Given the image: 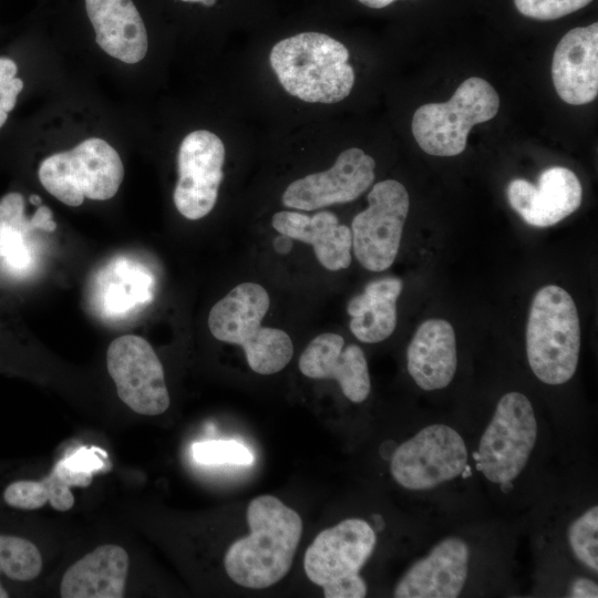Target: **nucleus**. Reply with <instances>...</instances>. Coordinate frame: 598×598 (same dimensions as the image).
Here are the masks:
<instances>
[{"label":"nucleus","instance_id":"3","mask_svg":"<svg viewBox=\"0 0 598 598\" xmlns=\"http://www.w3.org/2000/svg\"><path fill=\"white\" fill-rule=\"evenodd\" d=\"M269 306L267 290L259 283L246 281L217 301L208 315L212 334L219 341L240 346L249 368L262 375L281 371L293 355L287 332L261 327Z\"/></svg>","mask_w":598,"mask_h":598},{"label":"nucleus","instance_id":"20","mask_svg":"<svg viewBox=\"0 0 598 598\" xmlns=\"http://www.w3.org/2000/svg\"><path fill=\"white\" fill-rule=\"evenodd\" d=\"M408 372L423 390L447 386L457 368L455 332L444 319H427L415 331L406 351Z\"/></svg>","mask_w":598,"mask_h":598},{"label":"nucleus","instance_id":"12","mask_svg":"<svg viewBox=\"0 0 598 598\" xmlns=\"http://www.w3.org/2000/svg\"><path fill=\"white\" fill-rule=\"evenodd\" d=\"M225 146L207 130H197L184 137L177 156L178 181L173 199L187 219L205 217L214 208L224 177Z\"/></svg>","mask_w":598,"mask_h":598},{"label":"nucleus","instance_id":"8","mask_svg":"<svg viewBox=\"0 0 598 598\" xmlns=\"http://www.w3.org/2000/svg\"><path fill=\"white\" fill-rule=\"evenodd\" d=\"M536 439L530 401L519 392L506 393L481 437L476 468L493 483L512 482L525 468Z\"/></svg>","mask_w":598,"mask_h":598},{"label":"nucleus","instance_id":"6","mask_svg":"<svg viewBox=\"0 0 598 598\" xmlns=\"http://www.w3.org/2000/svg\"><path fill=\"white\" fill-rule=\"evenodd\" d=\"M498 107L495 89L484 79L472 76L447 102L420 106L412 118V133L425 153L455 156L465 150L471 128L493 118Z\"/></svg>","mask_w":598,"mask_h":598},{"label":"nucleus","instance_id":"5","mask_svg":"<svg viewBox=\"0 0 598 598\" xmlns=\"http://www.w3.org/2000/svg\"><path fill=\"white\" fill-rule=\"evenodd\" d=\"M375 542L368 522L344 519L316 536L305 553V573L322 588L326 598L365 597L367 585L359 573L372 555Z\"/></svg>","mask_w":598,"mask_h":598},{"label":"nucleus","instance_id":"11","mask_svg":"<svg viewBox=\"0 0 598 598\" xmlns=\"http://www.w3.org/2000/svg\"><path fill=\"white\" fill-rule=\"evenodd\" d=\"M106 363L118 398L134 412L159 415L168 409L163 365L144 338L125 334L114 339L107 349Z\"/></svg>","mask_w":598,"mask_h":598},{"label":"nucleus","instance_id":"16","mask_svg":"<svg viewBox=\"0 0 598 598\" xmlns=\"http://www.w3.org/2000/svg\"><path fill=\"white\" fill-rule=\"evenodd\" d=\"M298 367L310 379L338 381L344 396L354 403L363 402L370 393L363 350L357 344L344 346L340 334L326 332L313 338L301 353Z\"/></svg>","mask_w":598,"mask_h":598},{"label":"nucleus","instance_id":"7","mask_svg":"<svg viewBox=\"0 0 598 598\" xmlns=\"http://www.w3.org/2000/svg\"><path fill=\"white\" fill-rule=\"evenodd\" d=\"M42 186L68 206H80L84 197L112 198L118 190L124 166L118 153L99 137L87 138L74 148L44 158L39 166Z\"/></svg>","mask_w":598,"mask_h":598},{"label":"nucleus","instance_id":"31","mask_svg":"<svg viewBox=\"0 0 598 598\" xmlns=\"http://www.w3.org/2000/svg\"><path fill=\"white\" fill-rule=\"evenodd\" d=\"M23 89V81L17 76L0 82V128L17 103V97Z\"/></svg>","mask_w":598,"mask_h":598},{"label":"nucleus","instance_id":"28","mask_svg":"<svg viewBox=\"0 0 598 598\" xmlns=\"http://www.w3.org/2000/svg\"><path fill=\"white\" fill-rule=\"evenodd\" d=\"M592 0H514L517 10L525 17L537 20H555L573 13Z\"/></svg>","mask_w":598,"mask_h":598},{"label":"nucleus","instance_id":"37","mask_svg":"<svg viewBox=\"0 0 598 598\" xmlns=\"http://www.w3.org/2000/svg\"><path fill=\"white\" fill-rule=\"evenodd\" d=\"M30 203L35 205V206H40L41 204V197L38 196V195H31L30 196Z\"/></svg>","mask_w":598,"mask_h":598},{"label":"nucleus","instance_id":"9","mask_svg":"<svg viewBox=\"0 0 598 598\" xmlns=\"http://www.w3.org/2000/svg\"><path fill=\"white\" fill-rule=\"evenodd\" d=\"M368 207L351 223L352 248L362 267L383 271L398 255L410 199L398 181L377 183L368 194Z\"/></svg>","mask_w":598,"mask_h":598},{"label":"nucleus","instance_id":"26","mask_svg":"<svg viewBox=\"0 0 598 598\" xmlns=\"http://www.w3.org/2000/svg\"><path fill=\"white\" fill-rule=\"evenodd\" d=\"M192 455L196 462L206 465H247L254 461L251 452L241 443L224 440L196 442Z\"/></svg>","mask_w":598,"mask_h":598},{"label":"nucleus","instance_id":"10","mask_svg":"<svg viewBox=\"0 0 598 598\" xmlns=\"http://www.w3.org/2000/svg\"><path fill=\"white\" fill-rule=\"evenodd\" d=\"M462 436L445 424H431L394 451L390 471L402 487L424 491L460 476L467 465Z\"/></svg>","mask_w":598,"mask_h":598},{"label":"nucleus","instance_id":"4","mask_svg":"<svg viewBox=\"0 0 598 598\" xmlns=\"http://www.w3.org/2000/svg\"><path fill=\"white\" fill-rule=\"evenodd\" d=\"M580 324L571 296L561 287L540 288L530 305L526 328L529 367L538 380L557 385L576 372Z\"/></svg>","mask_w":598,"mask_h":598},{"label":"nucleus","instance_id":"25","mask_svg":"<svg viewBox=\"0 0 598 598\" xmlns=\"http://www.w3.org/2000/svg\"><path fill=\"white\" fill-rule=\"evenodd\" d=\"M598 507L592 506L569 527L568 539L575 556L587 567L598 570Z\"/></svg>","mask_w":598,"mask_h":598},{"label":"nucleus","instance_id":"13","mask_svg":"<svg viewBox=\"0 0 598 598\" xmlns=\"http://www.w3.org/2000/svg\"><path fill=\"white\" fill-rule=\"evenodd\" d=\"M375 162L361 148L350 147L339 154L324 172L293 181L282 194L286 207L315 210L357 199L374 181Z\"/></svg>","mask_w":598,"mask_h":598},{"label":"nucleus","instance_id":"36","mask_svg":"<svg viewBox=\"0 0 598 598\" xmlns=\"http://www.w3.org/2000/svg\"><path fill=\"white\" fill-rule=\"evenodd\" d=\"M501 487L504 493H508L513 488V485L512 482H504L501 484Z\"/></svg>","mask_w":598,"mask_h":598},{"label":"nucleus","instance_id":"27","mask_svg":"<svg viewBox=\"0 0 598 598\" xmlns=\"http://www.w3.org/2000/svg\"><path fill=\"white\" fill-rule=\"evenodd\" d=\"M31 228L10 224H0V257L14 269H24L31 264L30 249L25 235Z\"/></svg>","mask_w":598,"mask_h":598},{"label":"nucleus","instance_id":"14","mask_svg":"<svg viewBox=\"0 0 598 598\" xmlns=\"http://www.w3.org/2000/svg\"><path fill=\"white\" fill-rule=\"evenodd\" d=\"M506 195L512 208L534 227L553 226L581 204L582 187L576 174L561 166L544 169L537 184L524 178L509 182Z\"/></svg>","mask_w":598,"mask_h":598},{"label":"nucleus","instance_id":"18","mask_svg":"<svg viewBox=\"0 0 598 598\" xmlns=\"http://www.w3.org/2000/svg\"><path fill=\"white\" fill-rule=\"evenodd\" d=\"M85 9L104 52L128 64L144 59L146 28L132 0H85Z\"/></svg>","mask_w":598,"mask_h":598},{"label":"nucleus","instance_id":"1","mask_svg":"<svg viewBox=\"0 0 598 598\" xmlns=\"http://www.w3.org/2000/svg\"><path fill=\"white\" fill-rule=\"evenodd\" d=\"M248 536L227 549L224 566L237 585L262 589L290 570L302 534L300 515L272 495H260L247 507Z\"/></svg>","mask_w":598,"mask_h":598},{"label":"nucleus","instance_id":"35","mask_svg":"<svg viewBox=\"0 0 598 598\" xmlns=\"http://www.w3.org/2000/svg\"><path fill=\"white\" fill-rule=\"evenodd\" d=\"M181 1H185V2H200V3H203V4L206 6V7H212V6H214V3H215L216 0H181Z\"/></svg>","mask_w":598,"mask_h":598},{"label":"nucleus","instance_id":"21","mask_svg":"<svg viewBox=\"0 0 598 598\" xmlns=\"http://www.w3.org/2000/svg\"><path fill=\"white\" fill-rule=\"evenodd\" d=\"M128 555L117 545H102L73 564L63 575V598H122Z\"/></svg>","mask_w":598,"mask_h":598},{"label":"nucleus","instance_id":"17","mask_svg":"<svg viewBox=\"0 0 598 598\" xmlns=\"http://www.w3.org/2000/svg\"><path fill=\"white\" fill-rule=\"evenodd\" d=\"M470 550L456 537L440 542L414 563L395 586L398 598H455L465 585Z\"/></svg>","mask_w":598,"mask_h":598},{"label":"nucleus","instance_id":"19","mask_svg":"<svg viewBox=\"0 0 598 598\" xmlns=\"http://www.w3.org/2000/svg\"><path fill=\"white\" fill-rule=\"evenodd\" d=\"M272 227L282 236L310 244L318 261L328 270L346 269L351 264V229L339 223L328 210L309 216L299 212L281 210L271 219Z\"/></svg>","mask_w":598,"mask_h":598},{"label":"nucleus","instance_id":"22","mask_svg":"<svg viewBox=\"0 0 598 598\" xmlns=\"http://www.w3.org/2000/svg\"><path fill=\"white\" fill-rule=\"evenodd\" d=\"M403 282L396 277L370 281L362 293L347 306L352 334L364 343H377L389 338L396 327V300Z\"/></svg>","mask_w":598,"mask_h":598},{"label":"nucleus","instance_id":"38","mask_svg":"<svg viewBox=\"0 0 598 598\" xmlns=\"http://www.w3.org/2000/svg\"><path fill=\"white\" fill-rule=\"evenodd\" d=\"M8 597V594L7 591L2 588V586L0 585V598H7Z\"/></svg>","mask_w":598,"mask_h":598},{"label":"nucleus","instance_id":"23","mask_svg":"<svg viewBox=\"0 0 598 598\" xmlns=\"http://www.w3.org/2000/svg\"><path fill=\"white\" fill-rule=\"evenodd\" d=\"M42 557L38 547L28 539L0 536V574L28 581L39 576Z\"/></svg>","mask_w":598,"mask_h":598},{"label":"nucleus","instance_id":"15","mask_svg":"<svg viewBox=\"0 0 598 598\" xmlns=\"http://www.w3.org/2000/svg\"><path fill=\"white\" fill-rule=\"evenodd\" d=\"M551 78L558 96L582 105L598 94V23L568 31L558 42L551 62Z\"/></svg>","mask_w":598,"mask_h":598},{"label":"nucleus","instance_id":"33","mask_svg":"<svg viewBox=\"0 0 598 598\" xmlns=\"http://www.w3.org/2000/svg\"><path fill=\"white\" fill-rule=\"evenodd\" d=\"M32 229L39 228L45 231H54L56 224L52 218V212L47 206H39L34 215L30 219Z\"/></svg>","mask_w":598,"mask_h":598},{"label":"nucleus","instance_id":"24","mask_svg":"<svg viewBox=\"0 0 598 598\" xmlns=\"http://www.w3.org/2000/svg\"><path fill=\"white\" fill-rule=\"evenodd\" d=\"M93 474L69 467L63 458L55 463L51 473L42 480L50 505L60 512H66L74 505L71 486L86 487L92 483Z\"/></svg>","mask_w":598,"mask_h":598},{"label":"nucleus","instance_id":"34","mask_svg":"<svg viewBox=\"0 0 598 598\" xmlns=\"http://www.w3.org/2000/svg\"><path fill=\"white\" fill-rule=\"evenodd\" d=\"M358 1L373 9H381L389 6L395 0H358Z\"/></svg>","mask_w":598,"mask_h":598},{"label":"nucleus","instance_id":"30","mask_svg":"<svg viewBox=\"0 0 598 598\" xmlns=\"http://www.w3.org/2000/svg\"><path fill=\"white\" fill-rule=\"evenodd\" d=\"M106 453L97 447H81L71 455L63 458L64 463L76 471L94 473L104 468L109 470L111 464L107 457H103Z\"/></svg>","mask_w":598,"mask_h":598},{"label":"nucleus","instance_id":"32","mask_svg":"<svg viewBox=\"0 0 598 598\" xmlns=\"http://www.w3.org/2000/svg\"><path fill=\"white\" fill-rule=\"evenodd\" d=\"M568 596L573 598H596L598 597L597 584L588 578H577L573 581Z\"/></svg>","mask_w":598,"mask_h":598},{"label":"nucleus","instance_id":"2","mask_svg":"<svg viewBox=\"0 0 598 598\" xmlns=\"http://www.w3.org/2000/svg\"><path fill=\"white\" fill-rule=\"evenodd\" d=\"M270 65L282 87L309 103H336L354 84L349 51L338 40L320 32H301L276 43Z\"/></svg>","mask_w":598,"mask_h":598},{"label":"nucleus","instance_id":"29","mask_svg":"<svg viewBox=\"0 0 598 598\" xmlns=\"http://www.w3.org/2000/svg\"><path fill=\"white\" fill-rule=\"evenodd\" d=\"M3 498L8 505L22 509H37L49 502L42 480L13 482L6 488Z\"/></svg>","mask_w":598,"mask_h":598}]
</instances>
